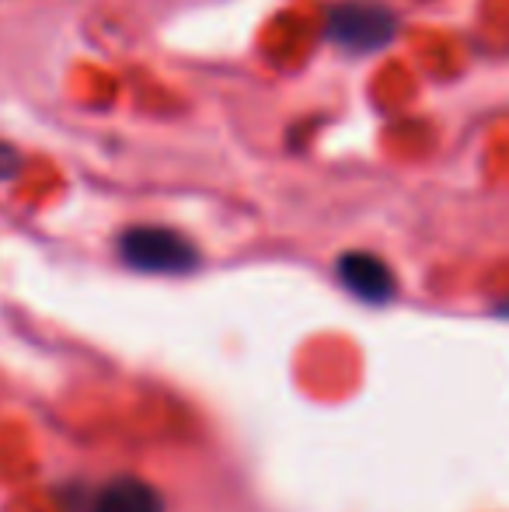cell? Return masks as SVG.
<instances>
[{
    "mask_svg": "<svg viewBox=\"0 0 509 512\" xmlns=\"http://www.w3.org/2000/svg\"><path fill=\"white\" fill-rule=\"evenodd\" d=\"M91 512H164V499L147 481L116 478L102 485V492L91 502Z\"/></svg>",
    "mask_w": 509,
    "mask_h": 512,
    "instance_id": "cell-4",
    "label": "cell"
},
{
    "mask_svg": "<svg viewBox=\"0 0 509 512\" xmlns=\"http://www.w3.org/2000/svg\"><path fill=\"white\" fill-rule=\"evenodd\" d=\"M21 164H25V157H21V150L14 147V143L0 140V182H11V178H18Z\"/></svg>",
    "mask_w": 509,
    "mask_h": 512,
    "instance_id": "cell-5",
    "label": "cell"
},
{
    "mask_svg": "<svg viewBox=\"0 0 509 512\" xmlns=\"http://www.w3.org/2000/svg\"><path fill=\"white\" fill-rule=\"evenodd\" d=\"M499 314H509V304H503V307H499Z\"/></svg>",
    "mask_w": 509,
    "mask_h": 512,
    "instance_id": "cell-6",
    "label": "cell"
},
{
    "mask_svg": "<svg viewBox=\"0 0 509 512\" xmlns=\"http://www.w3.org/2000/svg\"><path fill=\"white\" fill-rule=\"evenodd\" d=\"M119 258L147 276H189L199 265V248L171 227H129L119 237Z\"/></svg>",
    "mask_w": 509,
    "mask_h": 512,
    "instance_id": "cell-1",
    "label": "cell"
},
{
    "mask_svg": "<svg viewBox=\"0 0 509 512\" xmlns=\"http://www.w3.org/2000/svg\"><path fill=\"white\" fill-rule=\"evenodd\" d=\"M335 276L339 283L353 293L363 304H387L398 290L394 283V272L387 269L384 258L370 255V251H346L335 265Z\"/></svg>",
    "mask_w": 509,
    "mask_h": 512,
    "instance_id": "cell-3",
    "label": "cell"
},
{
    "mask_svg": "<svg viewBox=\"0 0 509 512\" xmlns=\"http://www.w3.org/2000/svg\"><path fill=\"white\" fill-rule=\"evenodd\" d=\"M325 32L339 49L353 56H367L391 46L394 35H398V21L387 7L374 4V0H346V4H335L328 11Z\"/></svg>",
    "mask_w": 509,
    "mask_h": 512,
    "instance_id": "cell-2",
    "label": "cell"
}]
</instances>
